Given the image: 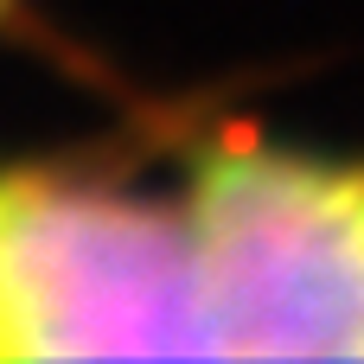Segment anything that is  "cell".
Listing matches in <instances>:
<instances>
[{"mask_svg": "<svg viewBox=\"0 0 364 364\" xmlns=\"http://www.w3.org/2000/svg\"><path fill=\"white\" fill-rule=\"evenodd\" d=\"M224 352L192 218L77 186H0V358Z\"/></svg>", "mask_w": 364, "mask_h": 364, "instance_id": "obj_1", "label": "cell"}, {"mask_svg": "<svg viewBox=\"0 0 364 364\" xmlns=\"http://www.w3.org/2000/svg\"><path fill=\"white\" fill-rule=\"evenodd\" d=\"M186 218L224 352L364 358V166L218 147Z\"/></svg>", "mask_w": 364, "mask_h": 364, "instance_id": "obj_2", "label": "cell"}]
</instances>
